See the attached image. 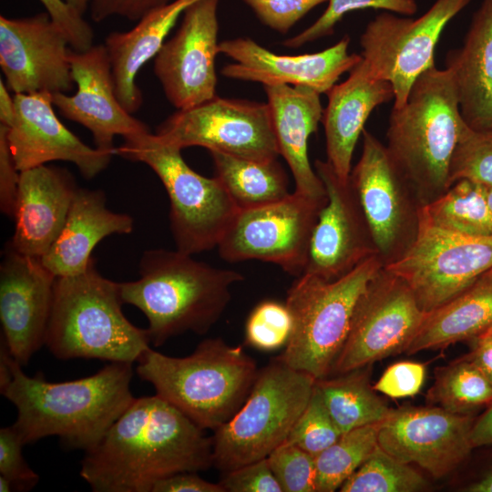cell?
<instances>
[{"instance_id": "obj_1", "label": "cell", "mask_w": 492, "mask_h": 492, "mask_svg": "<svg viewBox=\"0 0 492 492\" xmlns=\"http://www.w3.org/2000/svg\"><path fill=\"white\" fill-rule=\"evenodd\" d=\"M211 466L212 437L156 394L132 401L86 452L79 474L95 492H151L162 478Z\"/></svg>"}, {"instance_id": "obj_2", "label": "cell", "mask_w": 492, "mask_h": 492, "mask_svg": "<svg viewBox=\"0 0 492 492\" xmlns=\"http://www.w3.org/2000/svg\"><path fill=\"white\" fill-rule=\"evenodd\" d=\"M9 382L1 394L15 407L12 425L26 445L57 436L69 448H94L135 397L130 363L110 362L96 374L66 382L31 377L10 354Z\"/></svg>"}, {"instance_id": "obj_3", "label": "cell", "mask_w": 492, "mask_h": 492, "mask_svg": "<svg viewBox=\"0 0 492 492\" xmlns=\"http://www.w3.org/2000/svg\"><path fill=\"white\" fill-rule=\"evenodd\" d=\"M241 272L220 269L179 250H149L139 261V278L119 282L124 303L139 309L148 320L150 343L192 332L206 333L228 306Z\"/></svg>"}, {"instance_id": "obj_4", "label": "cell", "mask_w": 492, "mask_h": 492, "mask_svg": "<svg viewBox=\"0 0 492 492\" xmlns=\"http://www.w3.org/2000/svg\"><path fill=\"white\" fill-rule=\"evenodd\" d=\"M466 127L451 74L436 65L392 108L385 146L422 207L451 187V159Z\"/></svg>"}, {"instance_id": "obj_5", "label": "cell", "mask_w": 492, "mask_h": 492, "mask_svg": "<svg viewBox=\"0 0 492 492\" xmlns=\"http://www.w3.org/2000/svg\"><path fill=\"white\" fill-rule=\"evenodd\" d=\"M119 282L104 277L93 258L81 273L56 277L45 345L61 360L134 364L149 350L147 329L122 311Z\"/></svg>"}, {"instance_id": "obj_6", "label": "cell", "mask_w": 492, "mask_h": 492, "mask_svg": "<svg viewBox=\"0 0 492 492\" xmlns=\"http://www.w3.org/2000/svg\"><path fill=\"white\" fill-rule=\"evenodd\" d=\"M136 372L198 426L212 431L241 407L258 374L255 361L241 346L221 338L203 340L184 357L149 348L138 361Z\"/></svg>"}, {"instance_id": "obj_7", "label": "cell", "mask_w": 492, "mask_h": 492, "mask_svg": "<svg viewBox=\"0 0 492 492\" xmlns=\"http://www.w3.org/2000/svg\"><path fill=\"white\" fill-rule=\"evenodd\" d=\"M384 266L374 254L335 280L306 272L296 277L285 301L292 331L276 359L316 380L327 377L346 341L361 296Z\"/></svg>"}, {"instance_id": "obj_8", "label": "cell", "mask_w": 492, "mask_h": 492, "mask_svg": "<svg viewBox=\"0 0 492 492\" xmlns=\"http://www.w3.org/2000/svg\"><path fill=\"white\" fill-rule=\"evenodd\" d=\"M115 154L146 164L159 178L169 199L177 250L192 255L218 246L239 209L215 176L194 171L180 149L150 130L125 138Z\"/></svg>"}, {"instance_id": "obj_9", "label": "cell", "mask_w": 492, "mask_h": 492, "mask_svg": "<svg viewBox=\"0 0 492 492\" xmlns=\"http://www.w3.org/2000/svg\"><path fill=\"white\" fill-rule=\"evenodd\" d=\"M316 381L276 358L258 371L241 407L214 431L213 466L227 472L266 458L286 441Z\"/></svg>"}, {"instance_id": "obj_10", "label": "cell", "mask_w": 492, "mask_h": 492, "mask_svg": "<svg viewBox=\"0 0 492 492\" xmlns=\"http://www.w3.org/2000/svg\"><path fill=\"white\" fill-rule=\"evenodd\" d=\"M384 267L402 279L421 309L429 313L465 292L492 268V236L446 231L420 215L414 242Z\"/></svg>"}, {"instance_id": "obj_11", "label": "cell", "mask_w": 492, "mask_h": 492, "mask_svg": "<svg viewBox=\"0 0 492 492\" xmlns=\"http://www.w3.org/2000/svg\"><path fill=\"white\" fill-rule=\"evenodd\" d=\"M326 202L294 191L272 203L239 209L217 246L219 254L229 262H271L298 277L304 272L313 230Z\"/></svg>"}, {"instance_id": "obj_12", "label": "cell", "mask_w": 492, "mask_h": 492, "mask_svg": "<svg viewBox=\"0 0 492 492\" xmlns=\"http://www.w3.org/2000/svg\"><path fill=\"white\" fill-rule=\"evenodd\" d=\"M470 0H436L418 18L378 14L360 36V56L373 74L389 82L393 108H401L415 80L435 66V50L446 25Z\"/></svg>"}, {"instance_id": "obj_13", "label": "cell", "mask_w": 492, "mask_h": 492, "mask_svg": "<svg viewBox=\"0 0 492 492\" xmlns=\"http://www.w3.org/2000/svg\"><path fill=\"white\" fill-rule=\"evenodd\" d=\"M156 134L181 150L198 146L256 160H273L280 155L270 108L263 102L216 95L178 109L158 127Z\"/></svg>"}, {"instance_id": "obj_14", "label": "cell", "mask_w": 492, "mask_h": 492, "mask_svg": "<svg viewBox=\"0 0 492 492\" xmlns=\"http://www.w3.org/2000/svg\"><path fill=\"white\" fill-rule=\"evenodd\" d=\"M350 184L384 266L399 259L414 242L422 205L392 159L386 146L363 131L360 159Z\"/></svg>"}, {"instance_id": "obj_15", "label": "cell", "mask_w": 492, "mask_h": 492, "mask_svg": "<svg viewBox=\"0 0 492 492\" xmlns=\"http://www.w3.org/2000/svg\"><path fill=\"white\" fill-rule=\"evenodd\" d=\"M425 314L407 284L384 267L357 303L332 373H347L405 352Z\"/></svg>"}, {"instance_id": "obj_16", "label": "cell", "mask_w": 492, "mask_h": 492, "mask_svg": "<svg viewBox=\"0 0 492 492\" xmlns=\"http://www.w3.org/2000/svg\"><path fill=\"white\" fill-rule=\"evenodd\" d=\"M476 417L440 406L391 409L380 423L378 445L396 459L415 464L440 478L471 456L470 436Z\"/></svg>"}, {"instance_id": "obj_17", "label": "cell", "mask_w": 492, "mask_h": 492, "mask_svg": "<svg viewBox=\"0 0 492 492\" xmlns=\"http://www.w3.org/2000/svg\"><path fill=\"white\" fill-rule=\"evenodd\" d=\"M220 0H198L182 15L178 31L154 60V73L169 102L177 109L216 96Z\"/></svg>"}, {"instance_id": "obj_18", "label": "cell", "mask_w": 492, "mask_h": 492, "mask_svg": "<svg viewBox=\"0 0 492 492\" xmlns=\"http://www.w3.org/2000/svg\"><path fill=\"white\" fill-rule=\"evenodd\" d=\"M69 49L67 37L46 12L0 16V67L14 94L71 91Z\"/></svg>"}, {"instance_id": "obj_19", "label": "cell", "mask_w": 492, "mask_h": 492, "mask_svg": "<svg viewBox=\"0 0 492 492\" xmlns=\"http://www.w3.org/2000/svg\"><path fill=\"white\" fill-rule=\"evenodd\" d=\"M313 167L323 183L327 202L313 230L304 272L332 281L377 251L350 180L343 182L326 160L316 159Z\"/></svg>"}, {"instance_id": "obj_20", "label": "cell", "mask_w": 492, "mask_h": 492, "mask_svg": "<svg viewBox=\"0 0 492 492\" xmlns=\"http://www.w3.org/2000/svg\"><path fill=\"white\" fill-rule=\"evenodd\" d=\"M69 62L77 91L71 96L52 94L53 104L63 117L90 131L97 149L115 154V137L125 138L149 131L120 104L104 44L84 51L70 47Z\"/></svg>"}, {"instance_id": "obj_21", "label": "cell", "mask_w": 492, "mask_h": 492, "mask_svg": "<svg viewBox=\"0 0 492 492\" xmlns=\"http://www.w3.org/2000/svg\"><path fill=\"white\" fill-rule=\"evenodd\" d=\"M350 37L344 36L332 46L316 53L280 55L249 37L226 39L219 44V53L234 62L220 70L227 78L251 81L264 86L289 85L310 87L326 94L339 77L361 59L350 53Z\"/></svg>"}, {"instance_id": "obj_22", "label": "cell", "mask_w": 492, "mask_h": 492, "mask_svg": "<svg viewBox=\"0 0 492 492\" xmlns=\"http://www.w3.org/2000/svg\"><path fill=\"white\" fill-rule=\"evenodd\" d=\"M56 278L41 259L5 249L0 266L2 337L22 366L45 345Z\"/></svg>"}, {"instance_id": "obj_23", "label": "cell", "mask_w": 492, "mask_h": 492, "mask_svg": "<svg viewBox=\"0 0 492 492\" xmlns=\"http://www.w3.org/2000/svg\"><path fill=\"white\" fill-rule=\"evenodd\" d=\"M15 117L7 138L20 172L62 160L74 163L90 179L103 171L114 153L91 148L57 118L52 94H15Z\"/></svg>"}, {"instance_id": "obj_24", "label": "cell", "mask_w": 492, "mask_h": 492, "mask_svg": "<svg viewBox=\"0 0 492 492\" xmlns=\"http://www.w3.org/2000/svg\"><path fill=\"white\" fill-rule=\"evenodd\" d=\"M77 189L64 168L42 165L22 171L15 231L6 249L41 259L57 239Z\"/></svg>"}, {"instance_id": "obj_25", "label": "cell", "mask_w": 492, "mask_h": 492, "mask_svg": "<svg viewBox=\"0 0 492 492\" xmlns=\"http://www.w3.org/2000/svg\"><path fill=\"white\" fill-rule=\"evenodd\" d=\"M326 95L328 103L322 118L326 161L343 182H348L354 150L364 124L375 108L394 100V90L389 82L373 74L361 56L349 77Z\"/></svg>"}, {"instance_id": "obj_26", "label": "cell", "mask_w": 492, "mask_h": 492, "mask_svg": "<svg viewBox=\"0 0 492 492\" xmlns=\"http://www.w3.org/2000/svg\"><path fill=\"white\" fill-rule=\"evenodd\" d=\"M279 154L288 164L295 183V192L325 200L323 181L308 157V139L323 115L320 95L302 86H264Z\"/></svg>"}, {"instance_id": "obj_27", "label": "cell", "mask_w": 492, "mask_h": 492, "mask_svg": "<svg viewBox=\"0 0 492 492\" xmlns=\"http://www.w3.org/2000/svg\"><path fill=\"white\" fill-rule=\"evenodd\" d=\"M133 227L131 216L107 207L102 190L78 188L57 239L41 261L56 277L81 273L100 241L112 234H128Z\"/></svg>"}, {"instance_id": "obj_28", "label": "cell", "mask_w": 492, "mask_h": 492, "mask_svg": "<svg viewBox=\"0 0 492 492\" xmlns=\"http://www.w3.org/2000/svg\"><path fill=\"white\" fill-rule=\"evenodd\" d=\"M446 68L466 124L474 130L492 128V0H482L462 46L447 54Z\"/></svg>"}, {"instance_id": "obj_29", "label": "cell", "mask_w": 492, "mask_h": 492, "mask_svg": "<svg viewBox=\"0 0 492 492\" xmlns=\"http://www.w3.org/2000/svg\"><path fill=\"white\" fill-rule=\"evenodd\" d=\"M198 0H173L142 16L125 32H111L105 39L117 97L130 114L142 105L136 78L138 71L156 56L172 27L185 10Z\"/></svg>"}, {"instance_id": "obj_30", "label": "cell", "mask_w": 492, "mask_h": 492, "mask_svg": "<svg viewBox=\"0 0 492 492\" xmlns=\"http://www.w3.org/2000/svg\"><path fill=\"white\" fill-rule=\"evenodd\" d=\"M492 327V281L479 279L425 317L405 351L409 354L472 341Z\"/></svg>"}, {"instance_id": "obj_31", "label": "cell", "mask_w": 492, "mask_h": 492, "mask_svg": "<svg viewBox=\"0 0 492 492\" xmlns=\"http://www.w3.org/2000/svg\"><path fill=\"white\" fill-rule=\"evenodd\" d=\"M215 177L238 209L265 205L287 197L288 179L277 159L256 160L210 152Z\"/></svg>"}, {"instance_id": "obj_32", "label": "cell", "mask_w": 492, "mask_h": 492, "mask_svg": "<svg viewBox=\"0 0 492 492\" xmlns=\"http://www.w3.org/2000/svg\"><path fill=\"white\" fill-rule=\"evenodd\" d=\"M369 366L316 381L325 407L342 434L382 422L392 409L370 384Z\"/></svg>"}, {"instance_id": "obj_33", "label": "cell", "mask_w": 492, "mask_h": 492, "mask_svg": "<svg viewBox=\"0 0 492 492\" xmlns=\"http://www.w3.org/2000/svg\"><path fill=\"white\" fill-rule=\"evenodd\" d=\"M420 215L429 223L470 236H492V212L486 186L460 179L434 201L421 208Z\"/></svg>"}, {"instance_id": "obj_34", "label": "cell", "mask_w": 492, "mask_h": 492, "mask_svg": "<svg viewBox=\"0 0 492 492\" xmlns=\"http://www.w3.org/2000/svg\"><path fill=\"white\" fill-rule=\"evenodd\" d=\"M427 398L456 414L475 415L492 402V383L466 355L438 367Z\"/></svg>"}, {"instance_id": "obj_35", "label": "cell", "mask_w": 492, "mask_h": 492, "mask_svg": "<svg viewBox=\"0 0 492 492\" xmlns=\"http://www.w3.org/2000/svg\"><path fill=\"white\" fill-rule=\"evenodd\" d=\"M380 423L341 435L336 442L314 456L316 492H333L359 468L378 445Z\"/></svg>"}, {"instance_id": "obj_36", "label": "cell", "mask_w": 492, "mask_h": 492, "mask_svg": "<svg viewBox=\"0 0 492 492\" xmlns=\"http://www.w3.org/2000/svg\"><path fill=\"white\" fill-rule=\"evenodd\" d=\"M428 487L425 478L379 445L341 486V492H417Z\"/></svg>"}, {"instance_id": "obj_37", "label": "cell", "mask_w": 492, "mask_h": 492, "mask_svg": "<svg viewBox=\"0 0 492 492\" xmlns=\"http://www.w3.org/2000/svg\"><path fill=\"white\" fill-rule=\"evenodd\" d=\"M323 14L299 34L285 39L282 46L299 48L333 34L336 25L343 16L353 11L373 8L411 16L417 12L415 0H328Z\"/></svg>"}, {"instance_id": "obj_38", "label": "cell", "mask_w": 492, "mask_h": 492, "mask_svg": "<svg viewBox=\"0 0 492 492\" xmlns=\"http://www.w3.org/2000/svg\"><path fill=\"white\" fill-rule=\"evenodd\" d=\"M449 179L451 185L468 179L492 187V128H466L451 159Z\"/></svg>"}, {"instance_id": "obj_39", "label": "cell", "mask_w": 492, "mask_h": 492, "mask_svg": "<svg viewBox=\"0 0 492 492\" xmlns=\"http://www.w3.org/2000/svg\"><path fill=\"white\" fill-rule=\"evenodd\" d=\"M292 331V317L286 305L273 300L258 303L245 323V342L260 351L285 347Z\"/></svg>"}, {"instance_id": "obj_40", "label": "cell", "mask_w": 492, "mask_h": 492, "mask_svg": "<svg viewBox=\"0 0 492 492\" xmlns=\"http://www.w3.org/2000/svg\"><path fill=\"white\" fill-rule=\"evenodd\" d=\"M341 435L315 384L309 403L295 422L286 441L315 456L336 442Z\"/></svg>"}, {"instance_id": "obj_41", "label": "cell", "mask_w": 492, "mask_h": 492, "mask_svg": "<svg viewBox=\"0 0 492 492\" xmlns=\"http://www.w3.org/2000/svg\"><path fill=\"white\" fill-rule=\"evenodd\" d=\"M282 492H315L314 456L285 441L266 457Z\"/></svg>"}, {"instance_id": "obj_42", "label": "cell", "mask_w": 492, "mask_h": 492, "mask_svg": "<svg viewBox=\"0 0 492 492\" xmlns=\"http://www.w3.org/2000/svg\"><path fill=\"white\" fill-rule=\"evenodd\" d=\"M271 29L286 34L314 7L328 0H242Z\"/></svg>"}, {"instance_id": "obj_43", "label": "cell", "mask_w": 492, "mask_h": 492, "mask_svg": "<svg viewBox=\"0 0 492 492\" xmlns=\"http://www.w3.org/2000/svg\"><path fill=\"white\" fill-rule=\"evenodd\" d=\"M24 446L13 425L0 429V476L7 478L16 490L32 488L39 480L23 456Z\"/></svg>"}, {"instance_id": "obj_44", "label": "cell", "mask_w": 492, "mask_h": 492, "mask_svg": "<svg viewBox=\"0 0 492 492\" xmlns=\"http://www.w3.org/2000/svg\"><path fill=\"white\" fill-rule=\"evenodd\" d=\"M425 378L423 364L402 361L389 366L373 386L376 392L391 398L409 397L419 393Z\"/></svg>"}, {"instance_id": "obj_45", "label": "cell", "mask_w": 492, "mask_h": 492, "mask_svg": "<svg viewBox=\"0 0 492 492\" xmlns=\"http://www.w3.org/2000/svg\"><path fill=\"white\" fill-rule=\"evenodd\" d=\"M223 474L219 484L225 492H282L266 458Z\"/></svg>"}, {"instance_id": "obj_46", "label": "cell", "mask_w": 492, "mask_h": 492, "mask_svg": "<svg viewBox=\"0 0 492 492\" xmlns=\"http://www.w3.org/2000/svg\"><path fill=\"white\" fill-rule=\"evenodd\" d=\"M51 19L61 28L76 51H84L93 46L94 33L83 15L65 0H39Z\"/></svg>"}, {"instance_id": "obj_47", "label": "cell", "mask_w": 492, "mask_h": 492, "mask_svg": "<svg viewBox=\"0 0 492 492\" xmlns=\"http://www.w3.org/2000/svg\"><path fill=\"white\" fill-rule=\"evenodd\" d=\"M20 176L9 146L7 127L0 124V209L13 220Z\"/></svg>"}, {"instance_id": "obj_48", "label": "cell", "mask_w": 492, "mask_h": 492, "mask_svg": "<svg viewBox=\"0 0 492 492\" xmlns=\"http://www.w3.org/2000/svg\"><path fill=\"white\" fill-rule=\"evenodd\" d=\"M173 0H90V15L95 22L111 16H120L130 21H138L149 12L165 5Z\"/></svg>"}, {"instance_id": "obj_49", "label": "cell", "mask_w": 492, "mask_h": 492, "mask_svg": "<svg viewBox=\"0 0 492 492\" xmlns=\"http://www.w3.org/2000/svg\"><path fill=\"white\" fill-rule=\"evenodd\" d=\"M151 492H225L219 483L203 479L197 472H180L159 480Z\"/></svg>"}, {"instance_id": "obj_50", "label": "cell", "mask_w": 492, "mask_h": 492, "mask_svg": "<svg viewBox=\"0 0 492 492\" xmlns=\"http://www.w3.org/2000/svg\"><path fill=\"white\" fill-rule=\"evenodd\" d=\"M471 351L466 355L492 383V338L482 333L470 341Z\"/></svg>"}, {"instance_id": "obj_51", "label": "cell", "mask_w": 492, "mask_h": 492, "mask_svg": "<svg viewBox=\"0 0 492 492\" xmlns=\"http://www.w3.org/2000/svg\"><path fill=\"white\" fill-rule=\"evenodd\" d=\"M470 439L474 449L492 446V402L476 417Z\"/></svg>"}, {"instance_id": "obj_52", "label": "cell", "mask_w": 492, "mask_h": 492, "mask_svg": "<svg viewBox=\"0 0 492 492\" xmlns=\"http://www.w3.org/2000/svg\"><path fill=\"white\" fill-rule=\"evenodd\" d=\"M15 117V106L14 97L3 79H0V124L11 127Z\"/></svg>"}, {"instance_id": "obj_53", "label": "cell", "mask_w": 492, "mask_h": 492, "mask_svg": "<svg viewBox=\"0 0 492 492\" xmlns=\"http://www.w3.org/2000/svg\"><path fill=\"white\" fill-rule=\"evenodd\" d=\"M463 490L466 492H492V462L483 467Z\"/></svg>"}, {"instance_id": "obj_54", "label": "cell", "mask_w": 492, "mask_h": 492, "mask_svg": "<svg viewBox=\"0 0 492 492\" xmlns=\"http://www.w3.org/2000/svg\"><path fill=\"white\" fill-rule=\"evenodd\" d=\"M65 1L81 15L85 14V12L89 7V4H90V0H65Z\"/></svg>"}, {"instance_id": "obj_55", "label": "cell", "mask_w": 492, "mask_h": 492, "mask_svg": "<svg viewBox=\"0 0 492 492\" xmlns=\"http://www.w3.org/2000/svg\"><path fill=\"white\" fill-rule=\"evenodd\" d=\"M14 488L13 484L5 477L0 476V491L9 492Z\"/></svg>"}, {"instance_id": "obj_56", "label": "cell", "mask_w": 492, "mask_h": 492, "mask_svg": "<svg viewBox=\"0 0 492 492\" xmlns=\"http://www.w3.org/2000/svg\"><path fill=\"white\" fill-rule=\"evenodd\" d=\"M486 191H487V202L492 212V187L486 186Z\"/></svg>"}, {"instance_id": "obj_57", "label": "cell", "mask_w": 492, "mask_h": 492, "mask_svg": "<svg viewBox=\"0 0 492 492\" xmlns=\"http://www.w3.org/2000/svg\"><path fill=\"white\" fill-rule=\"evenodd\" d=\"M482 280L492 281V268L480 277Z\"/></svg>"}, {"instance_id": "obj_58", "label": "cell", "mask_w": 492, "mask_h": 492, "mask_svg": "<svg viewBox=\"0 0 492 492\" xmlns=\"http://www.w3.org/2000/svg\"><path fill=\"white\" fill-rule=\"evenodd\" d=\"M484 333L487 334L489 337L492 338V327L489 328L487 332H485Z\"/></svg>"}]
</instances>
